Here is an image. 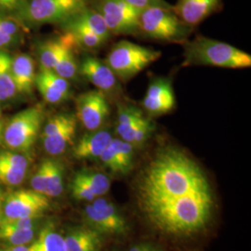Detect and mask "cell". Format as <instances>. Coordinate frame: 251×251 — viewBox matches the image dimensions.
I'll list each match as a JSON object with an SVG mask.
<instances>
[{
  "instance_id": "obj_36",
  "label": "cell",
  "mask_w": 251,
  "mask_h": 251,
  "mask_svg": "<svg viewBox=\"0 0 251 251\" xmlns=\"http://www.w3.org/2000/svg\"><path fill=\"white\" fill-rule=\"evenodd\" d=\"M131 7H133L138 10H144L153 7H160V8H169L171 9L173 6H171L170 3H168L166 0H123Z\"/></svg>"
},
{
  "instance_id": "obj_11",
  "label": "cell",
  "mask_w": 251,
  "mask_h": 251,
  "mask_svg": "<svg viewBox=\"0 0 251 251\" xmlns=\"http://www.w3.org/2000/svg\"><path fill=\"white\" fill-rule=\"evenodd\" d=\"M50 207V199L30 189H20L4 198L3 218L8 220L40 218Z\"/></svg>"
},
{
  "instance_id": "obj_34",
  "label": "cell",
  "mask_w": 251,
  "mask_h": 251,
  "mask_svg": "<svg viewBox=\"0 0 251 251\" xmlns=\"http://www.w3.org/2000/svg\"><path fill=\"white\" fill-rule=\"evenodd\" d=\"M47 173V163L46 159L41 162L36 172L31 178L32 190L45 196V179Z\"/></svg>"
},
{
  "instance_id": "obj_41",
  "label": "cell",
  "mask_w": 251,
  "mask_h": 251,
  "mask_svg": "<svg viewBox=\"0 0 251 251\" xmlns=\"http://www.w3.org/2000/svg\"><path fill=\"white\" fill-rule=\"evenodd\" d=\"M4 195L0 189V222L3 218V204H4Z\"/></svg>"
},
{
  "instance_id": "obj_35",
  "label": "cell",
  "mask_w": 251,
  "mask_h": 251,
  "mask_svg": "<svg viewBox=\"0 0 251 251\" xmlns=\"http://www.w3.org/2000/svg\"><path fill=\"white\" fill-rule=\"evenodd\" d=\"M71 192L73 197L76 200L80 201H87V202H92L96 197L92 194V192L88 188L86 185H84L78 179L73 178L72 183H71Z\"/></svg>"
},
{
  "instance_id": "obj_39",
  "label": "cell",
  "mask_w": 251,
  "mask_h": 251,
  "mask_svg": "<svg viewBox=\"0 0 251 251\" xmlns=\"http://www.w3.org/2000/svg\"><path fill=\"white\" fill-rule=\"evenodd\" d=\"M129 251H162V250L153 244L141 243V244L135 245Z\"/></svg>"
},
{
  "instance_id": "obj_16",
  "label": "cell",
  "mask_w": 251,
  "mask_h": 251,
  "mask_svg": "<svg viewBox=\"0 0 251 251\" xmlns=\"http://www.w3.org/2000/svg\"><path fill=\"white\" fill-rule=\"evenodd\" d=\"M220 6L221 0H178L172 9L184 25L194 28Z\"/></svg>"
},
{
  "instance_id": "obj_40",
  "label": "cell",
  "mask_w": 251,
  "mask_h": 251,
  "mask_svg": "<svg viewBox=\"0 0 251 251\" xmlns=\"http://www.w3.org/2000/svg\"><path fill=\"white\" fill-rule=\"evenodd\" d=\"M0 251H29V247L27 245L26 246H11L9 248Z\"/></svg>"
},
{
  "instance_id": "obj_17",
  "label": "cell",
  "mask_w": 251,
  "mask_h": 251,
  "mask_svg": "<svg viewBox=\"0 0 251 251\" xmlns=\"http://www.w3.org/2000/svg\"><path fill=\"white\" fill-rule=\"evenodd\" d=\"M108 128H99L83 135L73 148V156L79 160L98 159L113 140Z\"/></svg>"
},
{
  "instance_id": "obj_26",
  "label": "cell",
  "mask_w": 251,
  "mask_h": 251,
  "mask_svg": "<svg viewBox=\"0 0 251 251\" xmlns=\"http://www.w3.org/2000/svg\"><path fill=\"white\" fill-rule=\"evenodd\" d=\"M74 177L90 189L96 198L106 195L111 187L110 179L101 172L83 170L75 173Z\"/></svg>"
},
{
  "instance_id": "obj_30",
  "label": "cell",
  "mask_w": 251,
  "mask_h": 251,
  "mask_svg": "<svg viewBox=\"0 0 251 251\" xmlns=\"http://www.w3.org/2000/svg\"><path fill=\"white\" fill-rule=\"evenodd\" d=\"M35 236L36 229L18 230L0 223V239L9 243L11 246H26L33 242Z\"/></svg>"
},
{
  "instance_id": "obj_19",
  "label": "cell",
  "mask_w": 251,
  "mask_h": 251,
  "mask_svg": "<svg viewBox=\"0 0 251 251\" xmlns=\"http://www.w3.org/2000/svg\"><path fill=\"white\" fill-rule=\"evenodd\" d=\"M11 72L17 93L30 95L36 83V64L33 58L25 53H20L11 60Z\"/></svg>"
},
{
  "instance_id": "obj_15",
  "label": "cell",
  "mask_w": 251,
  "mask_h": 251,
  "mask_svg": "<svg viewBox=\"0 0 251 251\" xmlns=\"http://www.w3.org/2000/svg\"><path fill=\"white\" fill-rule=\"evenodd\" d=\"M99 159L111 172L126 175L133 168L134 147L121 139L114 138Z\"/></svg>"
},
{
  "instance_id": "obj_4",
  "label": "cell",
  "mask_w": 251,
  "mask_h": 251,
  "mask_svg": "<svg viewBox=\"0 0 251 251\" xmlns=\"http://www.w3.org/2000/svg\"><path fill=\"white\" fill-rule=\"evenodd\" d=\"M160 57L159 50L121 40L112 47L104 63L118 79L128 81Z\"/></svg>"
},
{
  "instance_id": "obj_44",
  "label": "cell",
  "mask_w": 251,
  "mask_h": 251,
  "mask_svg": "<svg viewBox=\"0 0 251 251\" xmlns=\"http://www.w3.org/2000/svg\"></svg>"
},
{
  "instance_id": "obj_7",
  "label": "cell",
  "mask_w": 251,
  "mask_h": 251,
  "mask_svg": "<svg viewBox=\"0 0 251 251\" xmlns=\"http://www.w3.org/2000/svg\"><path fill=\"white\" fill-rule=\"evenodd\" d=\"M43 121L44 111L40 105L19 112L3 129L4 143L12 151L28 152L36 143Z\"/></svg>"
},
{
  "instance_id": "obj_22",
  "label": "cell",
  "mask_w": 251,
  "mask_h": 251,
  "mask_svg": "<svg viewBox=\"0 0 251 251\" xmlns=\"http://www.w3.org/2000/svg\"><path fill=\"white\" fill-rule=\"evenodd\" d=\"M63 37V48L52 71L66 80H74L79 74V65L75 56V47L77 45L69 33L64 32Z\"/></svg>"
},
{
  "instance_id": "obj_13",
  "label": "cell",
  "mask_w": 251,
  "mask_h": 251,
  "mask_svg": "<svg viewBox=\"0 0 251 251\" xmlns=\"http://www.w3.org/2000/svg\"><path fill=\"white\" fill-rule=\"evenodd\" d=\"M176 100L171 80L157 77L149 84L142 106L150 117H161L171 113L175 107Z\"/></svg>"
},
{
  "instance_id": "obj_1",
  "label": "cell",
  "mask_w": 251,
  "mask_h": 251,
  "mask_svg": "<svg viewBox=\"0 0 251 251\" xmlns=\"http://www.w3.org/2000/svg\"><path fill=\"white\" fill-rule=\"evenodd\" d=\"M209 188L205 172L188 153L166 146L155 152L140 173L137 197L143 208Z\"/></svg>"
},
{
  "instance_id": "obj_33",
  "label": "cell",
  "mask_w": 251,
  "mask_h": 251,
  "mask_svg": "<svg viewBox=\"0 0 251 251\" xmlns=\"http://www.w3.org/2000/svg\"><path fill=\"white\" fill-rule=\"evenodd\" d=\"M22 25L23 24L15 19L9 17L5 14H0V31L18 38L22 33Z\"/></svg>"
},
{
  "instance_id": "obj_42",
  "label": "cell",
  "mask_w": 251,
  "mask_h": 251,
  "mask_svg": "<svg viewBox=\"0 0 251 251\" xmlns=\"http://www.w3.org/2000/svg\"><path fill=\"white\" fill-rule=\"evenodd\" d=\"M3 129H4L3 123H2V121L0 120V140H1V138H2V135H3Z\"/></svg>"
},
{
  "instance_id": "obj_5",
  "label": "cell",
  "mask_w": 251,
  "mask_h": 251,
  "mask_svg": "<svg viewBox=\"0 0 251 251\" xmlns=\"http://www.w3.org/2000/svg\"><path fill=\"white\" fill-rule=\"evenodd\" d=\"M90 4V0H25L16 14L21 23L27 25H60Z\"/></svg>"
},
{
  "instance_id": "obj_9",
  "label": "cell",
  "mask_w": 251,
  "mask_h": 251,
  "mask_svg": "<svg viewBox=\"0 0 251 251\" xmlns=\"http://www.w3.org/2000/svg\"><path fill=\"white\" fill-rule=\"evenodd\" d=\"M87 226L100 234L123 235L129 227L117 206L105 198H96L84 210Z\"/></svg>"
},
{
  "instance_id": "obj_24",
  "label": "cell",
  "mask_w": 251,
  "mask_h": 251,
  "mask_svg": "<svg viewBox=\"0 0 251 251\" xmlns=\"http://www.w3.org/2000/svg\"><path fill=\"white\" fill-rule=\"evenodd\" d=\"M11 60L8 52L0 50V102L13 99L17 90L11 72Z\"/></svg>"
},
{
  "instance_id": "obj_38",
  "label": "cell",
  "mask_w": 251,
  "mask_h": 251,
  "mask_svg": "<svg viewBox=\"0 0 251 251\" xmlns=\"http://www.w3.org/2000/svg\"><path fill=\"white\" fill-rule=\"evenodd\" d=\"M17 40L18 38L7 35L0 31V50H4L5 49H8L9 47L16 44Z\"/></svg>"
},
{
  "instance_id": "obj_20",
  "label": "cell",
  "mask_w": 251,
  "mask_h": 251,
  "mask_svg": "<svg viewBox=\"0 0 251 251\" xmlns=\"http://www.w3.org/2000/svg\"><path fill=\"white\" fill-rule=\"evenodd\" d=\"M60 25L63 28V31L72 28L88 30L101 37L105 41H108V39L112 36L99 12H97L92 7L90 8V6L72 17L67 19L60 24Z\"/></svg>"
},
{
  "instance_id": "obj_37",
  "label": "cell",
  "mask_w": 251,
  "mask_h": 251,
  "mask_svg": "<svg viewBox=\"0 0 251 251\" xmlns=\"http://www.w3.org/2000/svg\"><path fill=\"white\" fill-rule=\"evenodd\" d=\"M25 0H0V14L17 13Z\"/></svg>"
},
{
  "instance_id": "obj_43",
  "label": "cell",
  "mask_w": 251,
  "mask_h": 251,
  "mask_svg": "<svg viewBox=\"0 0 251 251\" xmlns=\"http://www.w3.org/2000/svg\"><path fill=\"white\" fill-rule=\"evenodd\" d=\"M0 117H1V109H0Z\"/></svg>"
},
{
  "instance_id": "obj_28",
  "label": "cell",
  "mask_w": 251,
  "mask_h": 251,
  "mask_svg": "<svg viewBox=\"0 0 251 251\" xmlns=\"http://www.w3.org/2000/svg\"><path fill=\"white\" fill-rule=\"evenodd\" d=\"M63 35L57 38L47 40L40 46L38 50L40 70H53L57 58L63 48Z\"/></svg>"
},
{
  "instance_id": "obj_29",
  "label": "cell",
  "mask_w": 251,
  "mask_h": 251,
  "mask_svg": "<svg viewBox=\"0 0 251 251\" xmlns=\"http://www.w3.org/2000/svg\"><path fill=\"white\" fill-rule=\"evenodd\" d=\"M153 131L154 124L149 118L144 117L119 139L131 144L135 148L145 144Z\"/></svg>"
},
{
  "instance_id": "obj_25",
  "label": "cell",
  "mask_w": 251,
  "mask_h": 251,
  "mask_svg": "<svg viewBox=\"0 0 251 251\" xmlns=\"http://www.w3.org/2000/svg\"><path fill=\"white\" fill-rule=\"evenodd\" d=\"M47 173L45 179V196L48 198H57L63 192V166L52 158H46Z\"/></svg>"
},
{
  "instance_id": "obj_14",
  "label": "cell",
  "mask_w": 251,
  "mask_h": 251,
  "mask_svg": "<svg viewBox=\"0 0 251 251\" xmlns=\"http://www.w3.org/2000/svg\"><path fill=\"white\" fill-rule=\"evenodd\" d=\"M79 74L91 83L96 90L105 95L117 94L120 90L119 79L106 63L99 59L86 56L79 65Z\"/></svg>"
},
{
  "instance_id": "obj_2",
  "label": "cell",
  "mask_w": 251,
  "mask_h": 251,
  "mask_svg": "<svg viewBox=\"0 0 251 251\" xmlns=\"http://www.w3.org/2000/svg\"><path fill=\"white\" fill-rule=\"evenodd\" d=\"M214 208L212 189L201 190L168 202L142 208L157 230L171 235L199 233L210 222Z\"/></svg>"
},
{
  "instance_id": "obj_8",
  "label": "cell",
  "mask_w": 251,
  "mask_h": 251,
  "mask_svg": "<svg viewBox=\"0 0 251 251\" xmlns=\"http://www.w3.org/2000/svg\"><path fill=\"white\" fill-rule=\"evenodd\" d=\"M92 8L102 17L113 35H134L139 33L140 10L123 0H90Z\"/></svg>"
},
{
  "instance_id": "obj_27",
  "label": "cell",
  "mask_w": 251,
  "mask_h": 251,
  "mask_svg": "<svg viewBox=\"0 0 251 251\" xmlns=\"http://www.w3.org/2000/svg\"><path fill=\"white\" fill-rule=\"evenodd\" d=\"M141 109L130 104H119L117 109L116 132L119 138L144 117Z\"/></svg>"
},
{
  "instance_id": "obj_23",
  "label": "cell",
  "mask_w": 251,
  "mask_h": 251,
  "mask_svg": "<svg viewBox=\"0 0 251 251\" xmlns=\"http://www.w3.org/2000/svg\"><path fill=\"white\" fill-rule=\"evenodd\" d=\"M29 247V251H65L63 235L52 224L45 225Z\"/></svg>"
},
{
  "instance_id": "obj_12",
  "label": "cell",
  "mask_w": 251,
  "mask_h": 251,
  "mask_svg": "<svg viewBox=\"0 0 251 251\" xmlns=\"http://www.w3.org/2000/svg\"><path fill=\"white\" fill-rule=\"evenodd\" d=\"M75 106V117L88 131L101 128L110 116L107 97L98 90H90L79 95Z\"/></svg>"
},
{
  "instance_id": "obj_10",
  "label": "cell",
  "mask_w": 251,
  "mask_h": 251,
  "mask_svg": "<svg viewBox=\"0 0 251 251\" xmlns=\"http://www.w3.org/2000/svg\"><path fill=\"white\" fill-rule=\"evenodd\" d=\"M77 118L71 113H61L50 117L42 128L41 140L46 152L60 155L74 144Z\"/></svg>"
},
{
  "instance_id": "obj_6",
  "label": "cell",
  "mask_w": 251,
  "mask_h": 251,
  "mask_svg": "<svg viewBox=\"0 0 251 251\" xmlns=\"http://www.w3.org/2000/svg\"><path fill=\"white\" fill-rule=\"evenodd\" d=\"M172 8L153 7L141 10L139 15V33L160 41H185L193 28L184 25Z\"/></svg>"
},
{
  "instance_id": "obj_31",
  "label": "cell",
  "mask_w": 251,
  "mask_h": 251,
  "mask_svg": "<svg viewBox=\"0 0 251 251\" xmlns=\"http://www.w3.org/2000/svg\"><path fill=\"white\" fill-rule=\"evenodd\" d=\"M35 87L48 103L59 104L68 99L66 95H64L61 90L46 78L41 71L36 75Z\"/></svg>"
},
{
  "instance_id": "obj_18",
  "label": "cell",
  "mask_w": 251,
  "mask_h": 251,
  "mask_svg": "<svg viewBox=\"0 0 251 251\" xmlns=\"http://www.w3.org/2000/svg\"><path fill=\"white\" fill-rule=\"evenodd\" d=\"M29 158L23 152L0 151V182L7 186H17L26 177Z\"/></svg>"
},
{
  "instance_id": "obj_32",
  "label": "cell",
  "mask_w": 251,
  "mask_h": 251,
  "mask_svg": "<svg viewBox=\"0 0 251 251\" xmlns=\"http://www.w3.org/2000/svg\"><path fill=\"white\" fill-rule=\"evenodd\" d=\"M65 33H69L72 35L76 45L80 46L84 49L88 50H95L99 49L100 47L103 45L106 41L99 36L91 33L88 30L81 28H72L64 31Z\"/></svg>"
},
{
  "instance_id": "obj_21",
  "label": "cell",
  "mask_w": 251,
  "mask_h": 251,
  "mask_svg": "<svg viewBox=\"0 0 251 251\" xmlns=\"http://www.w3.org/2000/svg\"><path fill=\"white\" fill-rule=\"evenodd\" d=\"M65 251H100L101 234L89 226L70 228L63 236Z\"/></svg>"
},
{
  "instance_id": "obj_3",
  "label": "cell",
  "mask_w": 251,
  "mask_h": 251,
  "mask_svg": "<svg viewBox=\"0 0 251 251\" xmlns=\"http://www.w3.org/2000/svg\"><path fill=\"white\" fill-rule=\"evenodd\" d=\"M182 66H214L230 69H243L251 66V56L241 50L206 36H198L182 42Z\"/></svg>"
}]
</instances>
